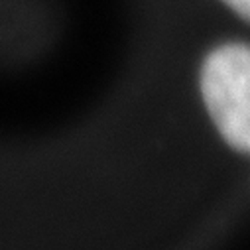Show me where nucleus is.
<instances>
[{
    "mask_svg": "<svg viewBox=\"0 0 250 250\" xmlns=\"http://www.w3.org/2000/svg\"><path fill=\"white\" fill-rule=\"evenodd\" d=\"M223 2H225L230 10H234L240 18H246V16H248V10H250V0H223Z\"/></svg>",
    "mask_w": 250,
    "mask_h": 250,
    "instance_id": "2",
    "label": "nucleus"
},
{
    "mask_svg": "<svg viewBox=\"0 0 250 250\" xmlns=\"http://www.w3.org/2000/svg\"><path fill=\"white\" fill-rule=\"evenodd\" d=\"M201 93L221 136L240 154L250 146V57L242 43L209 53L201 69Z\"/></svg>",
    "mask_w": 250,
    "mask_h": 250,
    "instance_id": "1",
    "label": "nucleus"
}]
</instances>
